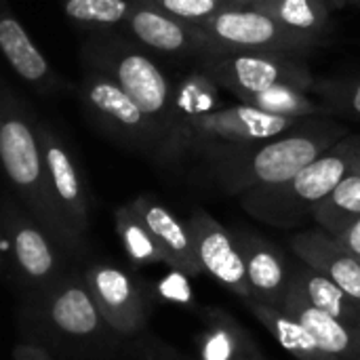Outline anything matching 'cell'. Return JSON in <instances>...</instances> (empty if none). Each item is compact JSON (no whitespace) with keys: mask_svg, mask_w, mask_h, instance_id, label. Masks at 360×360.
<instances>
[{"mask_svg":"<svg viewBox=\"0 0 360 360\" xmlns=\"http://www.w3.org/2000/svg\"><path fill=\"white\" fill-rule=\"evenodd\" d=\"M302 264L321 272L360 304V262L327 232H300L291 238Z\"/></svg>","mask_w":360,"mask_h":360,"instance_id":"obj_15","label":"cell"},{"mask_svg":"<svg viewBox=\"0 0 360 360\" xmlns=\"http://www.w3.org/2000/svg\"><path fill=\"white\" fill-rule=\"evenodd\" d=\"M302 120L306 118L268 114L247 103L226 105L171 131L160 143L156 160L165 165L179 162L188 156H198L202 160L217 150L278 137L297 127Z\"/></svg>","mask_w":360,"mask_h":360,"instance_id":"obj_4","label":"cell"},{"mask_svg":"<svg viewBox=\"0 0 360 360\" xmlns=\"http://www.w3.org/2000/svg\"><path fill=\"white\" fill-rule=\"evenodd\" d=\"M283 312L293 316L297 323L306 327V331L316 340L321 350L333 360H359L360 359V331L342 323L340 319L314 308L308 300H304L291 285L281 306Z\"/></svg>","mask_w":360,"mask_h":360,"instance_id":"obj_16","label":"cell"},{"mask_svg":"<svg viewBox=\"0 0 360 360\" xmlns=\"http://www.w3.org/2000/svg\"><path fill=\"white\" fill-rule=\"evenodd\" d=\"M143 2L160 8L162 13H167L171 17H177V19L194 23V25L234 6L228 0H143Z\"/></svg>","mask_w":360,"mask_h":360,"instance_id":"obj_30","label":"cell"},{"mask_svg":"<svg viewBox=\"0 0 360 360\" xmlns=\"http://www.w3.org/2000/svg\"><path fill=\"white\" fill-rule=\"evenodd\" d=\"M86 287L110 329L129 335L143 327L146 310L141 293L122 270L108 264H95L86 272Z\"/></svg>","mask_w":360,"mask_h":360,"instance_id":"obj_11","label":"cell"},{"mask_svg":"<svg viewBox=\"0 0 360 360\" xmlns=\"http://www.w3.org/2000/svg\"><path fill=\"white\" fill-rule=\"evenodd\" d=\"M359 146L360 135L348 133L289 181L245 192L240 196L243 209L259 221L278 228H291L300 224L344 179L356 160Z\"/></svg>","mask_w":360,"mask_h":360,"instance_id":"obj_3","label":"cell"},{"mask_svg":"<svg viewBox=\"0 0 360 360\" xmlns=\"http://www.w3.org/2000/svg\"><path fill=\"white\" fill-rule=\"evenodd\" d=\"M0 51L8 65L30 84L46 86L53 80V70L42 53L34 46L23 25L0 0Z\"/></svg>","mask_w":360,"mask_h":360,"instance_id":"obj_18","label":"cell"},{"mask_svg":"<svg viewBox=\"0 0 360 360\" xmlns=\"http://www.w3.org/2000/svg\"><path fill=\"white\" fill-rule=\"evenodd\" d=\"M259 360H266V359H264V356H262V359H259Z\"/></svg>","mask_w":360,"mask_h":360,"instance_id":"obj_37","label":"cell"},{"mask_svg":"<svg viewBox=\"0 0 360 360\" xmlns=\"http://www.w3.org/2000/svg\"><path fill=\"white\" fill-rule=\"evenodd\" d=\"M49 316L53 325L68 335L86 338L101 329V314L93 302V295L84 285H68L55 293L49 306Z\"/></svg>","mask_w":360,"mask_h":360,"instance_id":"obj_20","label":"cell"},{"mask_svg":"<svg viewBox=\"0 0 360 360\" xmlns=\"http://www.w3.org/2000/svg\"><path fill=\"white\" fill-rule=\"evenodd\" d=\"M196 68L209 74L236 99L272 86H295L306 93L314 89V74L302 57L247 53L213 42L198 59Z\"/></svg>","mask_w":360,"mask_h":360,"instance_id":"obj_6","label":"cell"},{"mask_svg":"<svg viewBox=\"0 0 360 360\" xmlns=\"http://www.w3.org/2000/svg\"><path fill=\"white\" fill-rule=\"evenodd\" d=\"M124 27L146 49L194 61L213 44L209 34L198 25L171 17L143 0H133Z\"/></svg>","mask_w":360,"mask_h":360,"instance_id":"obj_10","label":"cell"},{"mask_svg":"<svg viewBox=\"0 0 360 360\" xmlns=\"http://www.w3.org/2000/svg\"><path fill=\"white\" fill-rule=\"evenodd\" d=\"M312 93L319 95L335 114L354 116L360 120V76L354 78H329L314 82Z\"/></svg>","mask_w":360,"mask_h":360,"instance_id":"obj_29","label":"cell"},{"mask_svg":"<svg viewBox=\"0 0 360 360\" xmlns=\"http://www.w3.org/2000/svg\"><path fill=\"white\" fill-rule=\"evenodd\" d=\"M84 63L110 76L160 129L162 139L169 131L175 84L141 51V44L112 30H95L82 49Z\"/></svg>","mask_w":360,"mask_h":360,"instance_id":"obj_5","label":"cell"},{"mask_svg":"<svg viewBox=\"0 0 360 360\" xmlns=\"http://www.w3.org/2000/svg\"><path fill=\"white\" fill-rule=\"evenodd\" d=\"M200 356L202 360H259L262 352L234 319L211 310L200 340Z\"/></svg>","mask_w":360,"mask_h":360,"instance_id":"obj_24","label":"cell"},{"mask_svg":"<svg viewBox=\"0 0 360 360\" xmlns=\"http://www.w3.org/2000/svg\"><path fill=\"white\" fill-rule=\"evenodd\" d=\"M186 224L202 272L230 289L243 302H249L251 287L234 234L202 209L194 211Z\"/></svg>","mask_w":360,"mask_h":360,"instance_id":"obj_9","label":"cell"},{"mask_svg":"<svg viewBox=\"0 0 360 360\" xmlns=\"http://www.w3.org/2000/svg\"><path fill=\"white\" fill-rule=\"evenodd\" d=\"M359 360H360V359H359Z\"/></svg>","mask_w":360,"mask_h":360,"instance_id":"obj_38","label":"cell"},{"mask_svg":"<svg viewBox=\"0 0 360 360\" xmlns=\"http://www.w3.org/2000/svg\"><path fill=\"white\" fill-rule=\"evenodd\" d=\"M310 217L327 232L338 236L342 230L352 226L360 217V169L354 165L344 179L312 209Z\"/></svg>","mask_w":360,"mask_h":360,"instance_id":"obj_23","label":"cell"},{"mask_svg":"<svg viewBox=\"0 0 360 360\" xmlns=\"http://www.w3.org/2000/svg\"><path fill=\"white\" fill-rule=\"evenodd\" d=\"M356 167L360 169V146H359V154H356Z\"/></svg>","mask_w":360,"mask_h":360,"instance_id":"obj_35","label":"cell"},{"mask_svg":"<svg viewBox=\"0 0 360 360\" xmlns=\"http://www.w3.org/2000/svg\"><path fill=\"white\" fill-rule=\"evenodd\" d=\"M240 103L253 105L257 110H264L268 114L278 116H291V118H327L333 116V110L319 97H312L310 93L295 89V86H272L259 93H251L238 99Z\"/></svg>","mask_w":360,"mask_h":360,"instance_id":"obj_26","label":"cell"},{"mask_svg":"<svg viewBox=\"0 0 360 360\" xmlns=\"http://www.w3.org/2000/svg\"><path fill=\"white\" fill-rule=\"evenodd\" d=\"M348 133L344 124L314 116L278 137L217 150L205 156L202 162L224 192L243 196L251 190L289 181Z\"/></svg>","mask_w":360,"mask_h":360,"instance_id":"obj_1","label":"cell"},{"mask_svg":"<svg viewBox=\"0 0 360 360\" xmlns=\"http://www.w3.org/2000/svg\"><path fill=\"white\" fill-rule=\"evenodd\" d=\"M0 251H2V232H0Z\"/></svg>","mask_w":360,"mask_h":360,"instance_id":"obj_36","label":"cell"},{"mask_svg":"<svg viewBox=\"0 0 360 360\" xmlns=\"http://www.w3.org/2000/svg\"><path fill=\"white\" fill-rule=\"evenodd\" d=\"M217 44L266 55L308 57L329 40L297 32L253 6H232L198 23Z\"/></svg>","mask_w":360,"mask_h":360,"instance_id":"obj_7","label":"cell"},{"mask_svg":"<svg viewBox=\"0 0 360 360\" xmlns=\"http://www.w3.org/2000/svg\"><path fill=\"white\" fill-rule=\"evenodd\" d=\"M291 287L314 308L360 331V304L321 272L302 264L291 272Z\"/></svg>","mask_w":360,"mask_h":360,"instance_id":"obj_19","label":"cell"},{"mask_svg":"<svg viewBox=\"0 0 360 360\" xmlns=\"http://www.w3.org/2000/svg\"><path fill=\"white\" fill-rule=\"evenodd\" d=\"M342 247H346L356 259L360 262V217L352 224V226H348L346 230H342L338 236H333Z\"/></svg>","mask_w":360,"mask_h":360,"instance_id":"obj_31","label":"cell"},{"mask_svg":"<svg viewBox=\"0 0 360 360\" xmlns=\"http://www.w3.org/2000/svg\"><path fill=\"white\" fill-rule=\"evenodd\" d=\"M253 316L268 329V333L297 360H333L329 354L321 350L316 340L306 331L302 323H297L293 316L283 312L281 308L249 300L245 302Z\"/></svg>","mask_w":360,"mask_h":360,"instance_id":"obj_22","label":"cell"},{"mask_svg":"<svg viewBox=\"0 0 360 360\" xmlns=\"http://www.w3.org/2000/svg\"><path fill=\"white\" fill-rule=\"evenodd\" d=\"M0 224L11 240L17 266L23 270L25 276L44 281L55 272V251L32 221H27L21 213H17L4 202L0 207Z\"/></svg>","mask_w":360,"mask_h":360,"instance_id":"obj_17","label":"cell"},{"mask_svg":"<svg viewBox=\"0 0 360 360\" xmlns=\"http://www.w3.org/2000/svg\"><path fill=\"white\" fill-rule=\"evenodd\" d=\"M78 93L86 110L97 122L120 141L152 152L156 156L162 143V129L141 112V108L103 72L86 65L78 84Z\"/></svg>","mask_w":360,"mask_h":360,"instance_id":"obj_8","label":"cell"},{"mask_svg":"<svg viewBox=\"0 0 360 360\" xmlns=\"http://www.w3.org/2000/svg\"><path fill=\"white\" fill-rule=\"evenodd\" d=\"M219 89L221 86L209 74H205L200 68H194L192 72H188L175 84L173 108H171V122H169L167 135L171 131H175L177 127H181V124H186V122H190V120H194V118H198L202 114H209V112H215L219 108H226L224 101H221Z\"/></svg>","mask_w":360,"mask_h":360,"instance_id":"obj_21","label":"cell"},{"mask_svg":"<svg viewBox=\"0 0 360 360\" xmlns=\"http://www.w3.org/2000/svg\"><path fill=\"white\" fill-rule=\"evenodd\" d=\"M253 8L278 19L291 30L329 40L333 21L327 0H257Z\"/></svg>","mask_w":360,"mask_h":360,"instance_id":"obj_25","label":"cell"},{"mask_svg":"<svg viewBox=\"0 0 360 360\" xmlns=\"http://www.w3.org/2000/svg\"><path fill=\"white\" fill-rule=\"evenodd\" d=\"M116 232L122 240V247L129 255V259L137 266L148 264H167L162 249L154 240L152 232L143 224V219L137 215V211L129 205L116 209Z\"/></svg>","mask_w":360,"mask_h":360,"instance_id":"obj_27","label":"cell"},{"mask_svg":"<svg viewBox=\"0 0 360 360\" xmlns=\"http://www.w3.org/2000/svg\"><path fill=\"white\" fill-rule=\"evenodd\" d=\"M331 8H344V6H360V0H327Z\"/></svg>","mask_w":360,"mask_h":360,"instance_id":"obj_33","label":"cell"},{"mask_svg":"<svg viewBox=\"0 0 360 360\" xmlns=\"http://www.w3.org/2000/svg\"><path fill=\"white\" fill-rule=\"evenodd\" d=\"M34 127H36V135H38L40 152H42L46 173L51 179L53 194H55L65 219L70 221L74 232L80 236L89 226V211H86L84 186L78 177L76 165H74L65 143L59 139V135L46 122H34Z\"/></svg>","mask_w":360,"mask_h":360,"instance_id":"obj_12","label":"cell"},{"mask_svg":"<svg viewBox=\"0 0 360 360\" xmlns=\"http://www.w3.org/2000/svg\"><path fill=\"white\" fill-rule=\"evenodd\" d=\"M133 0H63V13L70 21L91 30H112L124 25Z\"/></svg>","mask_w":360,"mask_h":360,"instance_id":"obj_28","label":"cell"},{"mask_svg":"<svg viewBox=\"0 0 360 360\" xmlns=\"http://www.w3.org/2000/svg\"><path fill=\"white\" fill-rule=\"evenodd\" d=\"M0 165L19 196L32 209L34 217L55 234V238L74 243L78 234L65 219L46 173L34 122L23 114L17 101L0 91Z\"/></svg>","mask_w":360,"mask_h":360,"instance_id":"obj_2","label":"cell"},{"mask_svg":"<svg viewBox=\"0 0 360 360\" xmlns=\"http://www.w3.org/2000/svg\"><path fill=\"white\" fill-rule=\"evenodd\" d=\"M232 234L245 262L251 300L281 308L291 285V272L283 253L255 232L236 230Z\"/></svg>","mask_w":360,"mask_h":360,"instance_id":"obj_13","label":"cell"},{"mask_svg":"<svg viewBox=\"0 0 360 360\" xmlns=\"http://www.w3.org/2000/svg\"><path fill=\"white\" fill-rule=\"evenodd\" d=\"M131 207L143 219V224L152 232L154 240L162 249L167 264L173 270H177L186 276L202 274V268L194 253L188 224L177 219L165 205H160L152 196H137L135 200H131Z\"/></svg>","mask_w":360,"mask_h":360,"instance_id":"obj_14","label":"cell"},{"mask_svg":"<svg viewBox=\"0 0 360 360\" xmlns=\"http://www.w3.org/2000/svg\"><path fill=\"white\" fill-rule=\"evenodd\" d=\"M13 360H51V356L38 346H17Z\"/></svg>","mask_w":360,"mask_h":360,"instance_id":"obj_32","label":"cell"},{"mask_svg":"<svg viewBox=\"0 0 360 360\" xmlns=\"http://www.w3.org/2000/svg\"><path fill=\"white\" fill-rule=\"evenodd\" d=\"M230 4H234V6H253L257 0H228Z\"/></svg>","mask_w":360,"mask_h":360,"instance_id":"obj_34","label":"cell"}]
</instances>
